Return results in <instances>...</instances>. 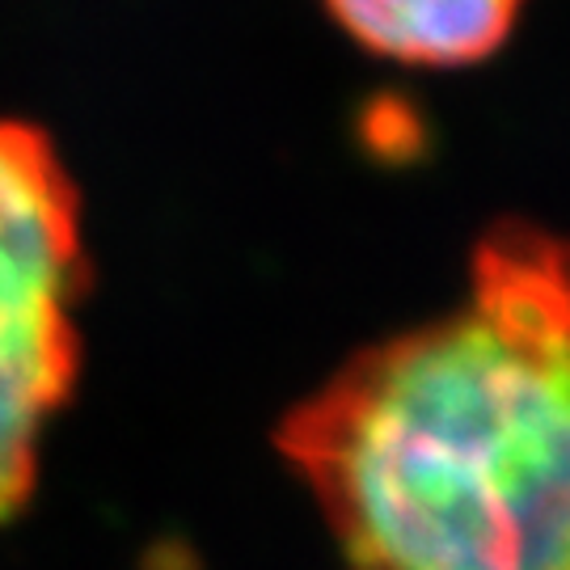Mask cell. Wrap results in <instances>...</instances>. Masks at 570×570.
<instances>
[{
	"mask_svg": "<svg viewBox=\"0 0 570 570\" xmlns=\"http://www.w3.org/2000/svg\"><path fill=\"white\" fill-rule=\"evenodd\" d=\"M279 452L343 570H570V237L490 225L465 301L334 367Z\"/></svg>",
	"mask_w": 570,
	"mask_h": 570,
	"instance_id": "obj_1",
	"label": "cell"
},
{
	"mask_svg": "<svg viewBox=\"0 0 570 570\" xmlns=\"http://www.w3.org/2000/svg\"><path fill=\"white\" fill-rule=\"evenodd\" d=\"M81 195L47 131L0 115V524L35 490L39 444L81 367Z\"/></svg>",
	"mask_w": 570,
	"mask_h": 570,
	"instance_id": "obj_2",
	"label": "cell"
},
{
	"mask_svg": "<svg viewBox=\"0 0 570 570\" xmlns=\"http://www.w3.org/2000/svg\"><path fill=\"white\" fill-rule=\"evenodd\" d=\"M346 35L406 63H473L503 47L524 0H326Z\"/></svg>",
	"mask_w": 570,
	"mask_h": 570,
	"instance_id": "obj_3",
	"label": "cell"
}]
</instances>
